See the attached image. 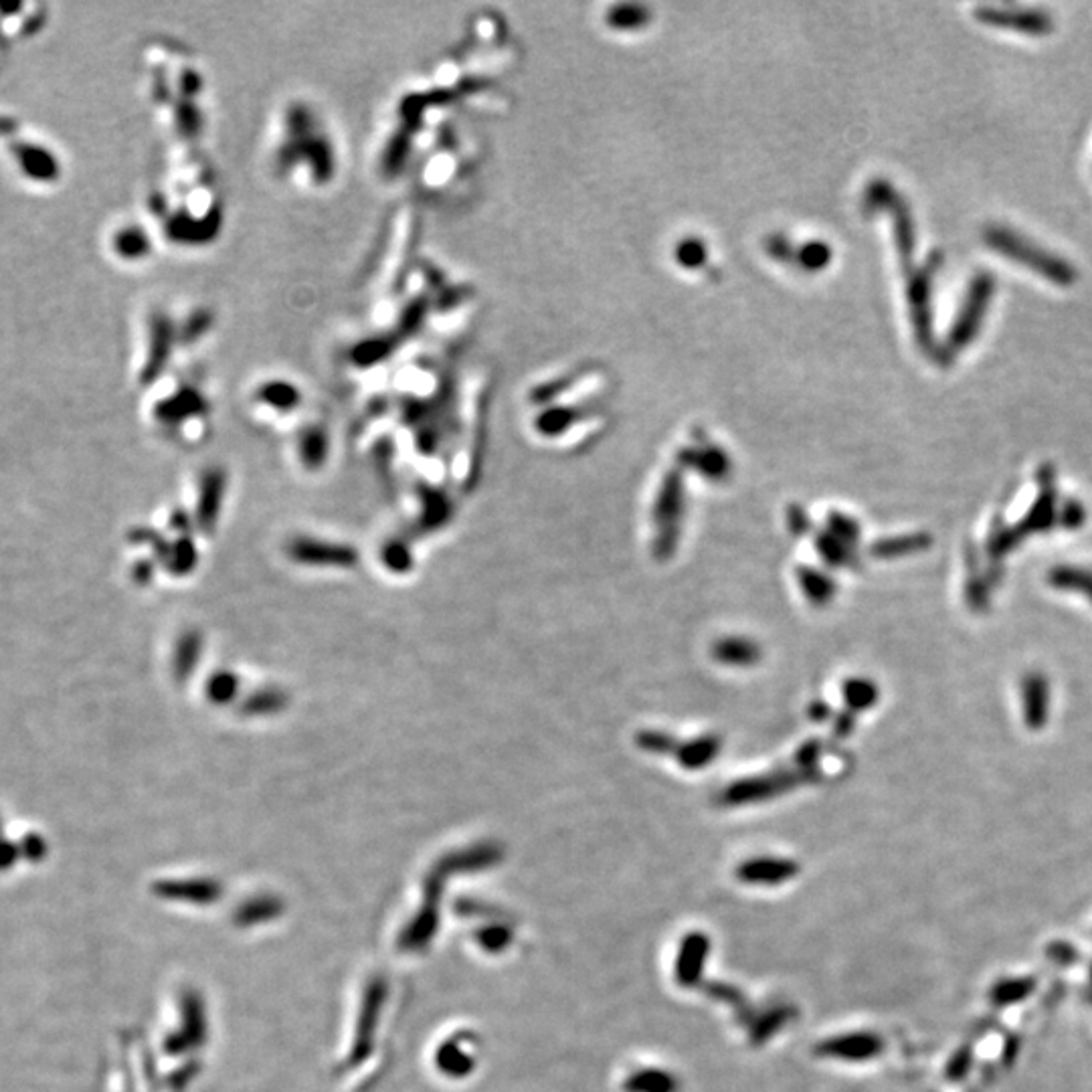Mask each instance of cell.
Masks as SVG:
<instances>
[]
</instances>
